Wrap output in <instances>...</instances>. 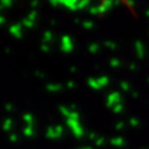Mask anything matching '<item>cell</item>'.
Segmentation results:
<instances>
[{
  "instance_id": "cell-8",
  "label": "cell",
  "mask_w": 149,
  "mask_h": 149,
  "mask_svg": "<svg viewBox=\"0 0 149 149\" xmlns=\"http://www.w3.org/2000/svg\"><path fill=\"white\" fill-rule=\"evenodd\" d=\"M88 85H89V87L93 88V89H100V88H101V86L99 85V81L95 80V79H93V78H91V79L88 80Z\"/></svg>"
},
{
  "instance_id": "cell-40",
  "label": "cell",
  "mask_w": 149,
  "mask_h": 149,
  "mask_svg": "<svg viewBox=\"0 0 149 149\" xmlns=\"http://www.w3.org/2000/svg\"><path fill=\"white\" fill-rule=\"evenodd\" d=\"M74 86H75V85H74L73 81H68V82H67V87H68V88H73Z\"/></svg>"
},
{
  "instance_id": "cell-4",
  "label": "cell",
  "mask_w": 149,
  "mask_h": 149,
  "mask_svg": "<svg viewBox=\"0 0 149 149\" xmlns=\"http://www.w3.org/2000/svg\"><path fill=\"white\" fill-rule=\"evenodd\" d=\"M59 3H60V5L67 7L70 11H75L78 8V4H79V1H77V0H60Z\"/></svg>"
},
{
  "instance_id": "cell-49",
  "label": "cell",
  "mask_w": 149,
  "mask_h": 149,
  "mask_svg": "<svg viewBox=\"0 0 149 149\" xmlns=\"http://www.w3.org/2000/svg\"><path fill=\"white\" fill-rule=\"evenodd\" d=\"M147 15H148V17H149V10H148V12H147Z\"/></svg>"
},
{
  "instance_id": "cell-2",
  "label": "cell",
  "mask_w": 149,
  "mask_h": 149,
  "mask_svg": "<svg viewBox=\"0 0 149 149\" xmlns=\"http://www.w3.org/2000/svg\"><path fill=\"white\" fill-rule=\"evenodd\" d=\"M73 48H74V45L72 42L70 36L69 35H63L61 38V49H62V52L69 53V52L73 51Z\"/></svg>"
},
{
  "instance_id": "cell-10",
  "label": "cell",
  "mask_w": 149,
  "mask_h": 149,
  "mask_svg": "<svg viewBox=\"0 0 149 149\" xmlns=\"http://www.w3.org/2000/svg\"><path fill=\"white\" fill-rule=\"evenodd\" d=\"M60 89H61V85H56V84L47 85V91H49V92H58Z\"/></svg>"
},
{
  "instance_id": "cell-13",
  "label": "cell",
  "mask_w": 149,
  "mask_h": 149,
  "mask_svg": "<svg viewBox=\"0 0 149 149\" xmlns=\"http://www.w3.org/2000/svg\"><path fill=\"white\" fill-rule=\"evenodd\" d=\"M97 81H99V85H100L101 87H106V86H108V84H109V79H108L107 77H101V78L97 79Z\"/></svg>"
},
{
  "instance_id": "cell-29",
  "label": "cell",
  "mask_w": 149,
  "mask_h": 149,
  "mask_svg": "<svg viewBox=\"0 0 149 149\" xmlns=\"http://www.w3.org/2000/svg\"><path fill=\"white\" fill-rule=\"evenodd\" d=\"M89 13H91V14H97V13H100V12H99V6L91 7V8H89Z\"/></svg>"
},
{
  "instance_id": "cell-28",
  "label": "cell",
  "mask_w": 149,
  "mask_h": 149,
  "mask_svg": "<svg viewBox=\"0 0 149 149\" xmlns=\"http://www.w3.org/2000/svg\"><path fill=\"white\" fill-rule=\"evenodd\" d=\"M82 25H84V27L87 28V29H91V28H93V26H94V24H93L92 21H85Z\"/></svg>"
},
{
  "instance_id": "cell-44",
  "label": "cell",
  "mask_w": 149,
  "mask_h": 149,
  "mask_svg": "<svg viewBox=\"0 0 149 149\" xmlns=\"http://www.w3.org/2000/svg\"><path fill=\"white\" fill-rule=\"evenodd\" d=\"M136 68V65L135 63H130V69H135Z\"/></svg>"
},
{
  "instance_id": "cell-3",
  "label": "cell",
  "mask_w": 149,
  "mask_h": 149,
  "mask_svg": "<svg viewBox=\"0 0 149 149\" xmlns=\"http://www.w3.org/2000/svg\"><path fill=\"white\" fill-rule=\"evenodd\" d=\"M121 94L118 93V92H114V93H110L107 97V106L108 107H114L119 103H121Z\"/></svg>"
},
{
  "instance_id": "cell-26",
  "label": "cell",
  "mask_w": 149,
  "mask_h": 149,
  "mask_svg": "<svg viewBox=\"0 0 149 149\" xmlns=\"http://www.w3.org/2000/svg\"><path fill=\"white\" fill-rule=\"evenodd\" d=\"M104 45H106L108 48H110V49H115V48H116L115 42H111V41H106V42H104Z\"/></svg>"
},
{
  "instance_id": "cell-46",
  "label": "cell",
  "mask_w": 149,
  "mask_h": 149,
  "mask_svg": "<svg viewBox=\"0 0 149 149\" xmlns=\"http://www.w3.org/2000/svg\"><path fill=\"white\" fill-rule=\"evenodd\" d=\"M75 22H77V24H79V22H80V19H79V18H77V19H75Z\"/></svg>"
},
{
  "instance_id": "cell-9",
  "label": "cell",
  "mask_w": 149,
  "mask_h": 149,
  "mask_svg": "<svg viewBox=\"0 0 149 149\" xmlns=\"http://www.w3.org/2000/svg\"><path fill=\"white\" fill-rule=\"evenodd\" d=\"M24 121L27 123V126L33 127V116H32L29 113H26V114L24 115Z\"/></svg>"
},
{
  "instance_id": "cell-1",
  "label": "cell",
  "mask_w": 149,
  "mask_h": 149,
  "mask_svg": "<svg viewBox=\"0 0 149 149\" xmlns=\"http://www.w3.org/2000/svg\"><path fill=\"white\" fill-rule=\"evenodd\" d=\"M66 123H67V126L72 129V132H73V134H74V136H75V137L80 139V137H82V136H84L85 132H84V128H82V126L80 125L79 120L67 119V122H66Z\"/></svg>"
},
{
  "instance_id": "cell-25",
  "label": "cell",
  "mask_w": 149,
  "mask_h": 149,
  "mask_svg": "<svg viewBox=\"0 0 149 149\" xmlns=\"http://www.w3.org/2000/svg\"><path fill=\"white\" fill-rule=\"evenodd\" d=\"M68 119H72V120H79V113L75 110H73L72 113H70V116Z\"/></svg>"
},
{
  "instance_id": "cell-37",
  "label": "cell",
  "mask_w": 149,
  "mask_h": 149,
  "mask_svg": "<svg viewBox=\"0 0 149 149\" xmlns=\"http://www.w3.org/2000/svg\"><path fill=\"white\" fill-rule=\"evenodd\" d=\"M51 5H53V6H58V5H60V3L58 1V0H51Z\"/></svg>"
},
{
  "instance_id": "cell-5",
  "label": "cell",
  "mask_w": 149,
  "mask_h": 149,
  "mask_svg": "<svg viewBox=\"0 0 149 149\" xmlns=\"http://www.w3.org/2000/svg\"><path fill=\"white\" fill-rule=\"evenodd\" d=\"M10 33H11L12 35H14L15 38L20 39L21 35H22V33H21V25H20V24H14V25H12V26L10 27Z\"/></svg>"
},
{
  "instance_id": "cell-21",
  "label": "cell",
  "mask_w": 149,
  "mask_h": 149,
  "mask_svg": "<svg viewBox=\"0 0 149 149\" xmlns=\"http://www.w3.org/2000/svg\"><path fill=\"white\" fill-rule=\"evenodd\" d=\"M88 51H89L91 53H96V52L99 51V45H97V44H92V45L89 46Z\"/></svg>"
},
{
  "instance_id": "cell-30",
  "label": "cell",
  "mask_w": 149,
  "mask_h": 149,
  "mask_svg": "<svg viewBox=\"0 0 149 149\" xmlns=\"http://www.w3.org/2000/svg\"><path fill=\"white\" fill-rule=\"evenodd\" d=\"M104 143V139L103 137H97L96 140H95V144L96 146H102Z\"/></svg>"
},
{
  "instance_id": "cell-7",
  "label": "cell",
  "mask_w": 149,
  "mask_h": 149,
  "mask_svg": "<svg viewBox=\"0 0 149 149\" xmlns=\"http://www.w3.org/2000/svg\"><path fill=\"white\" fill-rule=\"evenodd\" d=\"M46 136L48 139H51V140L58 139V135H56V132H55V127H48L47 132H46Z\"/></svg>"
},
{
  "instance_id": "cell-35",
  "label": "cell",
  "mask_w": 149,
  "mask_h": 149,
  "mask_svg": "<svg viewBox=\"0 0 149 149\" xmlns=\"http://www.w3.org/2000/svg\"><path fill=\"white\" fill-rule=\"evenodd\" d=\"M129 123H130V126H137L139 125V121L136 119H130L129 120Z\"/></svg>"
},
{
  "instance_id": "cell-20",
  "label": "cell",
  "mask_w": 149,
  "mask_h": 149,
  "mask_svg": "<svg viewBox=\"0 0 149 149\" xmlns=\"http://www.w3.org/2000/svg\"><path fill=\"white\" fill-rule=\"evenodd\" d=\"M113 110H114V113H116V114L121 113V111L123 110V104H122V103H119V104L114 106V107H113Z\"/></svg>"
},
{
  "instance_id": "cell-42",
  "label": "cell",
  "mask_w": 149,
  "mask_h": 149,
  "mask_svg": "<svg viewBox=\"0 0 149 149\" xmlns=\"http://www.w3.org/2000/svg\"><path fill=\"white\" fill-rule=\"evenodd\" d=\"M38 5H39V1H33V3L31 4V6H32V7H36Z\"/></svg>"
},
{
  "instance_id": "cell-47",
  "label": "cell",
  "mask_w": 149,
  "mask_h": 149,
  "mask_svg": "<svg viewBox=\"0 0 149 149\" xmlns=\"http://www.w3.org/2000/svg\"><path fill=\"white\" fill-rule=\"evenodd\" d=\"M133 96H134V97H136V96H137V93H136V92H134V93H133Z\"/></svg>"
},
{
  "instance_id": "cell-31",
  "label": "cell",
  "mask_w": 149,
  "mask_h": 149,
  "mask_svg": "<svg viewBox=\"0 0 149 149\" xmlns=\"http://www.w3.org/2000/svg\"><path fill=\"white\" fill-rule=\"evenodd\" d=\"M120 86H121V88H122L123 91H128V89H129V85H128V82H121Z\"/></svg>"
},
{
  "instance_id": "cell-39",
  "label": "cell",
  "mask_w": 149,
  "mask_h": 149,
  "mask_svg": "<svg viewBox=\"0 0 149 149\" xmlns=\"http://www.w3.org/2000/svg\"><path fill=\"white\" fill-rule=\"evenodd\" d=\"M35 77H39V78H44L45 75H44V73H41V72H35Z\"/></svg>"
},
{
  "instance_id": "cell-6",
  "label": "cell",
  "mask_w": 149,
  "mask_h": 149,
  "mask_svg": "<svg viewBox=\"0 0 149 149\" xmlns=\"http://www.w3.org/2000/svg\"><path fill=\"white\" fill-rule=\"evenodd\" d=\"M135 49H136L137 56H139V58H143V55H144V47H143V44H142L141 41H136V44H135Z\"/></svg>"
},
{
  "instance_id": "cell-17",
  "label": "cell",
  "mask_w": 149,
  "mask_h": 149,
  "mask_svg": "<svg viewBox=\"0 0 149 149\" xmlns=\"http://www.w3.org/2000/svg\"><path fill=\"white\" fill-rule=\"evenodd\" d=\"M22 25H24L25 27H27V28H32V27L34 26V22H33V21H31L28 18H26V19H24V20H22Z\"/></svg>"
},
{
  "instance_id": "cell-36",
  "label": "cell",
  "mask_w": 149,
  "mask_h": 149,
  "mask_svg": "<svg viewBox=\"0 0 149 149\" xmlns=\"http://www.w3.org/2000/svg\"><path fill=\"white\" fill-rule=\"evenodd\" d=\"M125 127V123L122 122V121H120V122H118V125H116V129L118 130H120V129H122Z\"/></svg>"
},
{
  "instance_id": "cell-11",
  "label": "cell",
  "mask_w": 149,
  "mask_h": 149,
  "mask_svg": "<svg viewBox=\"0 0 149 149\" xmlns=\"http://www.w3.org/2000/svg\"><path fill=\"white\" fill-rule=\"evenodd\" d=\"M59 110H60V113H61L63 116H66L67 119L70 116V113H72V111H70V110H69L67 107H63V106H61V107L59 108Z\"/></svg>"
},
{
  "instance_id": "cell-18",
  "label": "cell",
  "mask_w": 149,
  "mask_h": 149,
  "mask_svg": "<svg viewBox=\"0 0 149 149\" xmlns=\"http://www.w3.org/2000/svg\"><path fill=\"white\" fill-rule=\"evenodd\" d=\"M88 5H89V0H81V1H79V4H78V10H82Z\"/></svg>"
},
{
  "instance_id": "cell-48",
  "label": "cell",
  "mask_w": 149,
  "mask_h": 149,
  "mask_svg": "<svg viewBox=\"0 0 149 149\" xmlns=\"http://www.w3.org/2000/svg\"><path fill=\"white\" fill-rule=\"evenodd\" d=\"M81 149H92V148H89V147H87V148H81Z\"/></svg>"
},
{
  "instance_id": "cell-23",
  "label": "cell",
  "mask_w": 149,
  "mask_h": 149,
  "mask_svg": "<svg viewBox=\"0 0 149 149\" xmlns=\"http://www.w3.org/2000/svg\"><path fill=\"white\" fill-rule=\"evenodd\" d=\"M55 132H56V135H58V137H60L61 135H62V133H63V127L62 126H56L55 127Z\"/></svg>"
},
{
  "instance_id": "cell-27",
  "label": "cell",
  "mask_w": 149,
  "mask_h": 149,
  "mask_svg": "<svg viewBox=\"0 0 149 149\" xmlns=\"http://www.w3.org/2000/svg\"><path fill=\"white\" fill-rule=\"evenodd\" d=\"M102 5H103V6H106V7L109 10L111 6L114 5V3H113V1H110V0H106V1H103V3H102Z\"/></svg>"
},
{
  "instance_id": "cell-41",
  "label": "cell",
  "mask_w": 149,
  "mask_h": 149,
  "mask_svg": "<svg viewBox=\"0 0 149 149\" xmlns=\"http://www.w3.org/2000/svg\"><path fill=\"white\" fill-rule=\"evenodd\" d=\"M89 139H91V140H96L95 134H94V133H89Z\"/></svg>"
},
{
  "instance_id": "cell-33",
  "label": "cell",
  "mask_w": 149,
  "mask_h": 149,
  "mask_svg": "<svg viewBox=\"0 0 149 149\" xmlns=\"http://www.w3.org/2000/svg\"><path fill=\"white\" fill-rule=\"evenodd\" d=\"M10 141H11V142H17V141H18V136H17L15 134H11Z\"/></svg>"
},
{
  "instance_id": "cell-45",
  "label": "cell",
  "mask_w": 149,
  "mask_h": 149,
  "mask_svg": "<svg viewBox=\"0 0 149 149\" xmlns=\"http://www.w3.org/2000/svg\"><path fill=\"white\" fill-rule=\"evenodd\" d=\"M75 70H77V68H75V67H72V68H70V72H72V73H74Z\"/></svg>"
},
{
  "instance_id": "cell-32",
  "label": "cell",
  "mask_w": 149,
  "mask_h": 149,
  "mask_svg": "<svg viewBox=\"0 0 149 149\" xmlns=\"http://www.w3.org/2000/svg\"><path fill=\"white\" fill-rule=\"evenodd\" d=\"M107 11H108V8H107L106 6H103L102 4L99 6V12H100V13H104V12H107Z\"/></svg>"
},
{
  "instance_id": "cell-43",
  "label": "cell",
  "mask_w": 149,
  "mask_h": 149,
  "mask_svg": "<svg viewBox=\"0 0 149 149\" xmlns=\"http://www.w3.org/2000/svg\"><path fill=\"white\" fill-rule=\"evenodd\" d=\"M5 22V19L1 17V15H0V25H1V24H4Z\"/></svg>"
},
{
  "instance_id": "cell-34",
  "label": "cell",
  "mask_w": 149,
  "mask_h": 149,
  "mask_svg": "<svg viewBox=\"0 0 149 149\" xmlns=\"http://www.w3.org/2000/svg\"><path fill=\"white\" fill-rule=\"evenodd\" d=\"M41 51H42V52H49V47H48V45H46V44L41 45Z\"/></svg>"
},
{
  "instance_id": "cell-15",
  "label": "cell",
  "mask_w": 149,
  "mask_h": 149,
  "mask_svg": "<svg viewBox=\"0 0 149 149\" xmlns=\"http://www.w3.org/2000/svg\"><path fill=\"white\" fill-rule=\"evenodd\" d=\"M24 134H25L26 136H28V137L33 136V135H34V129H33V127H29V126H27V127L24 129Z\"/></svg>"
},
{
  "instance_id": "cell-12",
  "label": "cell",
  "mask_w": 149,
  "mask_h": 149,
  "mask_svg": "<svg viewBox=\"0 0 149 149\" xmlns=\"http://www.w3.org/2000/svg\"><path fill=\"white\" fill-rule=\"evenodd\" d=\"M110 143L113 144V146H118L119 147V146H122L125 143V140L122 137H115V139H113V140L110 141Z\"/></svg>"
},
{
  "instance_id": "cell-24",
  "label": "cell",
  "mask_w": 149,
  "mask_h": 149,
  "mask_svg": "<svg viewBox=\"0 0 149 149\" xmlns=\"http://www.w3.org/2000/svg\"><path fill=\"white\" fill-rule=\"evenodd\" d=\"M121 65V62H120V60H118V59H111L110 60V66L111 67H119Z\"/></svg>"
},
{
  "instance_id": "cell-19",
  "label": "cell",
  "mask_w": 149,
  "mask_h": 149,
  "mask_svg": "<svg viewBox=\"0 0 149 149\" xmlns=\"http://www.w3.org/2000/svg\"><path fill=\"white\" fill-rule=\"evenodd\" d=\"M11 6H12V1H11V0H1V3H0V8L11 7Z\"/></svg>"
},
{
  "instance_id": "cell-22",
  "label": "cell",
  "mask_w": 149,
  "mask_h": 149,
  "mask_svg": "<svg viewBox=\"0 0 149 149\" xmlns=\"http://www.w3.org/2000/svg\"><path fill=\"white\" fill-rule=\"evenodd\" d=\"M36 17H38V13H36V11H34V10H33V11L28 14V17H27V18H28L31 21H33V22H34V20L36 19Z\"/></svg>"
},
{
  "instance_id": "cell-16",
  "label": "cell",
  "mask_w": 149,
  "mask_h": 149,
  "mask_svg": "<svg viewBox=\"0 0 149 149\" xmlns=\"http://www.w3.org/2000/svg\"><path fill=\"white\" fill-rule=\"evenodd\" d=\"M52 39H53L52 32H49V31L45 32V34H44V41H45V42H48V41H51Z\"/></svg>"
},
{
  "instance_id": "cell-38",
  "label": "cell",
  "mask_w": 149,
  "mask_h": 149,
  "mask_svg": "<svg viewBox=\"0 0 149 149\" xmlns=\"http://www.w3.org/2000/svg\"><path fill=\"white\" fill-rule=\"evenodd\" d=\"M5 108H6V110H7V111H11V110L13 109V107H12V104H11V103H7Z\"/></svg>"
},
{
  "instance_id": "cell-14",
  "label": "cell",
  "mask_w": 149,
  "mask_h": 149,
  "mask_svg": "<svg viewBox=\"0 0 149 149\" xmlns=\"http://www.w3.org/2000/svg\"><path fill=\"white\" fill-rule=\"evenodd\" d=\"M11 127H12V120L11 119H6L5 122H4V125H3V129L5 132H8L11 129Z\"/></svg>"
}]
</instances>
